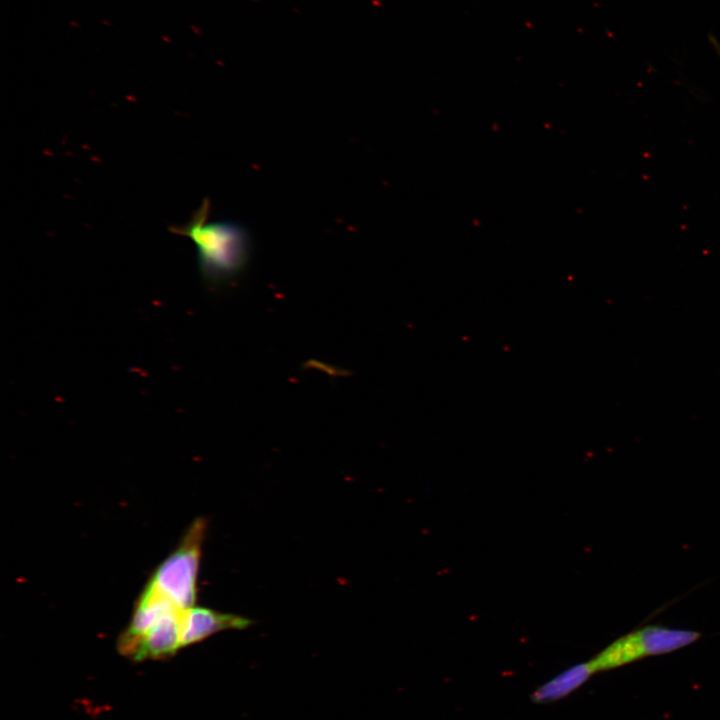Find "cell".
Listing matches in <instances>:
<instances>
[{"instance_id":"6da1fadb","label":"cell","mask_w":720,"mask_h":720,"mask_svg":"<svg viewBox=\"0 0 720 720\" xmlns=\"http://www.w3.org/2000/svg\"><path fill=\"white\" fill-rule=\"evenodd\" d=\"M210 201L200 207L184 225L170 231L188 237L196 250L202 278L210 284L231 280L250 259L252 242L247 229L232 221H209Z\"/></svg>"},{"instance_id":"7a4b0ae2","label":"cell","mask_w":720,"mask_h":720,"mask_svg":"<svg viewBox=\"0 0 720 720\" xmlns=\"http://www.w3.org/2000/svg\"><path fill=\"white\" fill-rule=\"evenodd\" d=\"M208 521L197 517L188 526L177 546L155 568L147 581L181 610L195 605L201 550Z\"/></svg>"},{"instance_id":"3957f363","label":"cell","mask_w":720,"mask_h":720,"mask_svg":"<svg viewBox=\"0 0 720 720\" xmlns=\"http://www.w3.org/2000/svg\"><path fill=\"white\" fill-rule=\"evenodd\" d=\"M700 636L699 632L691 630L646 626L615 640L588 662L594 673L610 670L643 657L678 650Z\"/></svg>"},{"instance_id":"277c9868","label":"cell","mask_w":720,"mask_h":720,"mask_svg":"<svg viewBox=\"0 0 720 720\" xmlns=\"http://www.w3.org/2000/svg\"><path fill=\"white\" fill-rule=\"evenodd\" d=\"M182 611L170 613L158 620L120 654L135 662L175 656L182 648L180 629Z\"/></svg>"},{"instance_id":"5b68a950","label":"cell","mask_w":720,"mask_h":720,"mask_svg":"<svg viewBox=\"0 0 720 720\" xmlns=\"http://www.w3.org/2000/svg\"><path fill=\"white\" fill-rule=\"evenodd\" d=\"M251 623L250 619L240 615L192 606L184 609L180 617L182 648L203 641L220 631L245 629Z\"/></svg>"},{"instance_id":"8992f818","label":"cell","mask_w":720,"mask_h":720,"mask_svg":"<svg viewBox=\"0 0 720 720\" xmlns=\"http://www.w3.org/2000/svg\"><path fill=\"white\" fill-rule=\"evenodd\" d=\"M592 674L589 662L573 665L535 689L531 700L536 704L555 702L582 686Z\"/></svg>"}]
</instances>
